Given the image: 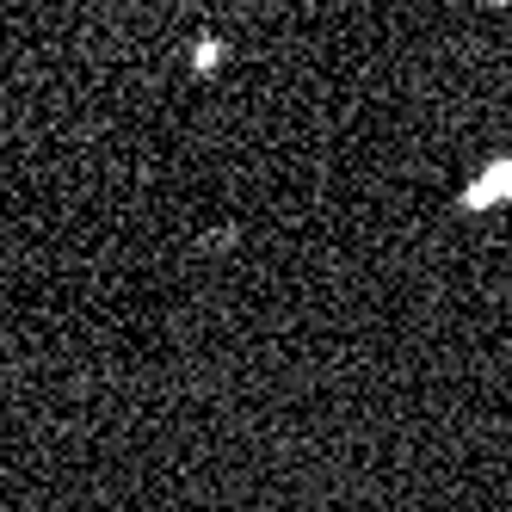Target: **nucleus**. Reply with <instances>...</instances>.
Returning a JSON list of instances; mask_svg holds the SVG:
<instances>
[{
	"label": "nucleus",
	"mask_w": 512,
	"mask_h": 512,
	"mask_svg": "<svg viewBox=\"0 0 512 512\" xmlns=\"http://www.w3.org/2000/svg\"><path fill=\"white\" fill-rule=\"evenodd\" d=\"M463 210H512V155L488 161L482 173L463 186Z\"/></svg>",
	"instance_id": "obj_1"
}]
</instances>
